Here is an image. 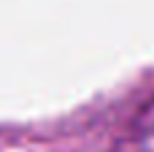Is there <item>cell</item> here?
I'll list each match as a JSON object with an SVG mask.
<instances>
[{
    "instance_id": "6da1fadb",
    "label": "cell",
    "mask_w": 154,
    "mask_h": 152,
    "mask_svg": "<svg viewBox=\"0 0 154 152\" xmlns=\"http://www.w3.org/2000/svg\"><path fill=\"white\" fill-rule=\"evenodd\" d=\"M138 152H154V128H149V131L141 136V141H138Z\"/></svg>"
}]
</instances>
